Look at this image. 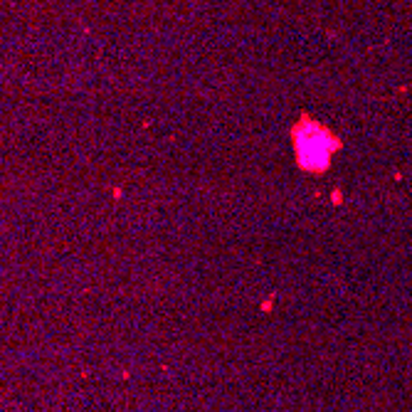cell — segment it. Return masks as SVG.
Instances as JSON below:
<instances>
[{
    "label": "cell",
    "mask_w": 412,
    "mask_h": 412,
    "mask_svg": "<svg viewBox=\"0 0 412 412\" xmlns=\"http://www.w3.org/2000/svg\"><path fill=\"white\" fill-rule=\"evenodd\" d=\"M291 139L296 146V161L303 171L323 173L338 151L341 141L328 131L326 126L311 121V119H301L294 129H291Z\"/></svg>",
    "instance_id": "1"
}]
</instances>
